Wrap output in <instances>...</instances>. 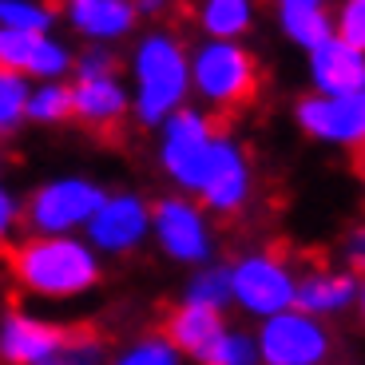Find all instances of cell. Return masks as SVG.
I'll return each instance as SVG.
<instances>
[{"label":"cell","mask_w":365,"mask_h":365,"mask_svg":"<svg viewBox=\"0 0 365 365\" xmlns=\"http://www.w3.org/2000/svg\"><path fill=\"white\" fill-rule=\"evenodd\" d=\"M72 119L88 131H115L131 119V91L123 72L103 76H72Z\"/></svg>","instance_id":"cell-15"},{"label":"cell","mask_w":365,"mask_h":365,"mask_svg":"<svg viewBox=\"0 0 365 365\" xmlns=\"http://www.w3.org/2000/svg\"><path fill=\"white\" fill-rule=\"evenodd\" d=\"M0 32H56L48 0H0Z\"/></svg>","instance_id":"cell-24"},{"label":"cell","mask_w":365,"mask_h":365,"mask_svg":"<svg viewBox=\"0 0 365 365\" xmlns=\"http://www.w3.org/2000/svg\"><path fill=\"white\" fill-rule=\"evenodd\" d=\"M151 247L175 266H207L219 258V227L191 195H159L151 202Z\"/></svg>","instance_id":"cell-5"},{"label":"cell","mask_w":365,"mask_h":365,"mask_svg":"<svg viewBox=\"0 0 365 365\" xmlns=\"http://www.w3.org/2000/svg\"><path fill=\"white\" fill-rule=\"evenodd\" d=\"M357 290H361V278H357L349 266L314 262V266H306V270H298L294 310L329 326V318H341V314L357 310Z\"/></svg>","instance_id":"cell-13"},{"label":"cell","mask_w":365,"mask_h":365,"mask_svg":"<svg viewBox=\"0 0 365 365\" xmlns=\"http://www.w3.org/2000/svg\"><path fill=\"white\" fill-rule=\"evenodd\" d=\"M60 16L72 28V36L96 48L123 44L139 28V12L131 0H60Z\"/></svg>","instance_id":"cell-16"},{"label":"cell","mask_w":365,"mask_h":365,"mask_svg":"<svg viewBox=\"0 0 365 365\" xmlns=\"http://www.w3.org/2000/svg\"><path fill=\"white\" fill-rule=\"evenodd\" d=\"M191 64V96L202 111H235L255 100L258 60L242 40H199L187 48Z\"/></svg>","instance_id":"cell-3"},{"label":"cell","mask_w":365,"mask_h":365,"mask_svg":"<svg viewBox=\"0 0 365 365\" xmlns=\"http://www.w3.org/2000/svg\"><path fill=\"white\" fill-rule=\"evenodd\" d=\"M108 365H182V357L163 334H139L123 349H115Z\"/></svg>","instance_id":"cell-25"},{"label":"cell","mask_w":365,"mask_h":365,"mask_svg":"<svg viewBox=\"0 0 365 365\" xmlns=\"http://www.w3.org/2000/svg\"><path fill=\"white\" fill-rule=\"evenodd\" d=\"M131 4H135L139 20H155V16H163V12L175 9V0H131Z\"/></svg>","instance_id":"cell-32"},{"label":"cell","mask_w":365,"mask_h":365,"mask_svg":"<svg viewBox=\"0 0 365 365\" xmlns=\"http://www.w3.org/2000/svg\"><path fill=\"white\" fill-rule=\"evenodd\" d=\"M361 155H365V147H361Z\"/></svg>","instance_id":"cell-36"},{"label":"cell","mask_w":365,"mask_h":365,"mask_svg":"<svg viewBox=\"0 0 365 365\" xmlns=\"http://www.w3.org/2000/svg\"><path fill=\"white\" fill-rule=\"evenodd\" d=\"M199 365H258V346H255V329L247 326H230L219 338L202 349Z\"/></svg>","instance_id":"cell-23"},{"label":"cell","mask_w":365,"mask_h":365,"mask_svg":"<svg viewBox=\"0 0 365 365\" xmlns=\"http://www.w3.org/2000/svg\"><path fill=\"white\" fill-rule=\"evenodd\" d=\"M68 329L36 310H12L0 314V365H48Z\"/></svg>","instance_id":"cell-14"},{"label":"cell","mask_w":365,"mask_h":365,"mask_svg":"<svg viewBox=\"0 0 365 365\" xmlns=\"http://www.w3.org/2000/svg\"><path fill=\"white\" fill-rule=\"evenodd\" d=\"M72 119V88L68 80H52V83H32L28 88V103H24V123L36 128H60Z\"/></svg>","instance_id":"cell-22"},{"label":"cell","mask_w":365,"mask_h":365,"mask_svg":"<svg viewBox=\"0 0 365 365\" xmlns=\"http://www.w3.org/2000/svg\"><path fill=\"white\" fill-rule=\"evenodd\" d=\"M20 230H24V199L9 182H0V250H12Z\"/></svg>","instance_id":"cell-29"},{"label":"cell","mask_w":365,"mask_h":365,"mask_svg":"<svg viewBox=\"0 0 365 365\" xmlns=\"http://www.w3.org/2000/svg\"><path fill=\"white\" fill-rule=\"evenodd\" d=\"M215 139H219L215 115L202 111L199 103H187V108H179L171 119L159 123L155 128V163H159V171L167 175L171 191L195 199Z\"/></svg>","instance_id":"cell-6"},{"label":"cell","mask_w":365,"mask_h":365,"mask_svg":"<svg viewBox=\"0 0 365 365\" xmlns=\"http://www.w3.org/2000/svg\"><path fill=\"white\" fill-rule=\"evenodd\" d=\"M306 80L314 96H365V52L341 36H329L306 52Z\"/></svg>","instance_id":"cell-17"},{"label":"cell","mask_w":365,"mask_h":365,"mask_svg":"<svg viewBox=\"0 0 365 365\" xmlns=\"http://www.w3.org/2000/svg\"><path fill=\"white\" fill-rule=\"evenodd\" d=\"M329 16H334V36L365 52V0H338V9Z\"/></svg>","instance_id":"cell-28"},{"label":"cell","mask_w":365,"mask_h":365,"mask_svg":"<svg viewBox=\"0 0 365 365\" xmlns=\"http://www.w3.org/2000/svg\"><path fill=\"white\" fill-rule=\"evenodd\" d=\"M255 159H250L247 143L230 131H219L207 167H202L199 191H195L199 207L210 219H238L255 202Z\"/></svg>","instance_id":"cell-8"},{"label":"cell","mask_w":365,"mask_h":365,"mask_svg":"<svg viewBox=\"0 0 365 365\" xmlns=\"http://www.w3.org/2000/svg\"><path fill=\"white\" fill-rule=\"evenodd\" d=\"M278 9H329V0H274Z\"/></svg>","instance_id":"cell-33"},{"label":"cell","mask_w":365,"mask_h":365,"mask_svg":"<svg viewBox=\"0 0 365 365\" xmlns=\"http://www.w3.org/2000/svg\"><path fill=\"white\" fill-rule=\"evenodd\" d=\"M357 314H361V322H365V278H361V290H357Z\"/></svg>","instance_id":"cell-34"},{"label":"cell","mask_w":365,"mask_h":365,"mask_svg":"<svg viewBox=\"0 0 365 365\" xmlns=\"http://www.w3.org/2000/svg\"><path fill=\"white\" fill-rule=\"evenodd\" d=\"M83 242L100 258H131L151 242V199L139 191H108L83 227Z\"/></svg>","instance_id":"cell-9"},{"label":"cell","mask_w":365,"mask_h":365,"mask_svg":"<svg viewBox=\"0 0 365 365\" xmlns=\"http://www.w3.org/2000/svg\"><path fill=\"white\" fill-rule=\"evenodd\" d=\"M278 32L286 44H294L298 52H314L318 44H326L334 36V16L329 9H278Z\"/></svg>","instance_id":"cell-21"},{"label":"cell","mask_w":365,"mask_h":365,"mask_svg":"<svg viewBox=\"0 0 365 365\" xmlns=\"http://www.w3.org/2000/svg\"><path fill=\"white\" fill-rule=\"evenodd\" d=\"M108 187L91 175L68 171L36 182L24 199V230L28 235H83Z\"/></svg>","instance_id":"cell-7"},{"label":"cell","mask_w":365,"mask_h":365,"mask_svg":"<svg viewBox=\"0 0 365 365\" xmlns=\"http://www.w3.org/2000/svg\"><path fill=\"white\" fill-rule=\"evenodd\" d=\"M12 278L36 302H80L103 282V258L83 235H28L12 247Z\"/></svg>","instance_id":"cell-2"},{"label":"cell","mask_w":365,"mask_h":365,"mask_svg":"<svg viewBox=\"0 0 365 365\" xmlns=\"http://www.w3.org/2000/svg\"><path fill=\"white\" fill-rule=\"evenodd\" d=\"M258 365H329L334 361V329L298 310L274 314L255 326Z\"/></svg>","instance_id":"cell-10"},{"label":"cell","mask_w":365,"mask_h":365,"mask_svg":"<svg viewBox=\"0 0 365 365\" xmlns=\"http://www.w3.org/2000/svg\"><path fill=\"white\" fill-rule=\"evenodd\" d=\"M222 329H227V314H215V310H202V306H187V302H179V306L167 314V326L159 329V334L179 349L182 361H187V357L199 361L202 349L219 338Z\"/></svg>","instance_id":"cell-18"},{"label":"cell","mask_w":365,"mask_h":365,"mask_svg":"<svg viewBox=\"0 0 365 365\" xmlns=\"http://www.w3.org/2000/svg\"><path fill=\"white\" fill-rule=\"evenodd\" d=\"M72 60V44L56 32H0V68L28 83L68 80Z\"/></svg>","instance_id":"cell-12"},{"label":"cell","mask_w":365,"mask_h":365,"mask_svg":"<svg viewBox=\"0 0 365 365\" xmlns=\"http://www.w3.org/2000/svg\"><path fill=\"white\" fill-rule=\"evenodd\" d=\"M179 302L187 306H202V310H215V314H230V270L227 262H207V266H195L182 282Z\"/></svg>","instance_id":"cell-20"},{"label":"cell","mask_w":365,"mask_h":365,"mask_svg":"<svg viewBox=\"0 0 365 365\" xmlns=\"http://www.w3.org/2000/svg\"><path fill=\"white\" fill-rule=\"evenodd\" d=\"M294 128L310 143L334 147V151H361L365 96H314V91H306L294 103Z\"/></svg>","instance_id":"cell-11"},{"label":"cell","mask_w":365,"mask_h":365,"mask_svg":"<svg viewBox=\"0 0 365 365\" xmlns=\"http://www.w3.org/2000/svg\"><path fill=\"white\" fill-rule=\"evenodd\" d=\"M230 270V310L250 322H266L274 314L294 310L298 266L270 247H250L227 262Z\"/></svg>","instance_id":"cell-4"},{"label":"cell","mask_w":365,"mask_h":365,"mask_svg":"<svg viewBox=\"0 0 365 365\" xmlns=\"http://www.w3.org/2000/svg\"><path fill=\"white\" fill-rule=\"evenodd\" d=\"M32 83L0 68V139H12L24 128V103Z\"/></svg>","instance_id":"cell-27"},{"label":"cell","mask_w":365,"mask_h":365,"mask_svg":"<svg viewBox=\"0 0 365 365\" xmlns=\"http://www.w3.org/2000/svg\"><path fill=\"white\" fill-rule=\"evenodd\" d=\"M103 72H119V56L115 48H96L83 44L72 60V76H103Z\"/></svg>","instance_id":"cell-30"},{"label":"cell","mask_w":365,"mask_h":365,"mask_svg":"<svg viewBox=\"0 0 365 365\" xmlns=\"http://www.w3.org/2000/svg\"><path fill=\"white\" fill-rule=\"evenodd\" d=\"M128 91H131V119L139 128L155 131L163 119L191 103V64L187 44L171 28H147L139 32L128 52Z\"/></svg>","instance_id":"cell-1"},{"label":"cell","mask_w":365,"mask_h":365,"mask_svg":"<svg viewBox=\"0 0 365 365\" xmlns=\"http://www.w3.org/2000/svg\"><path fill=\"white\" fill-rule=\"evenodd\" d=\"M341 258H346L341 266H349L357 278H365V219L341 235Z\"/></svg>","instance_id":"cell-31"},{"label":"cell","mask_w":365,"mask_h":365,"mask_svg":"<svg viewBox=\"0 0 365 365\" xmlns=\"http://www.w3.org/2000/svg\"><path fill=\"white\" fill-rule=\"evenodd\" d=\"M48 365H108V341L91 329H68Z\"/></svg>","instance_id":"cell-26"},{"label":"cell","mask_w":365,"mask_h":365,"mask_svg":"<svg viewBox=\"0 0 365 365\" xmlns=\"http://www.w3.org/2000/svg\"><path fill=\"white\" fill-rule=\"evenodd\" d=\"M195 20L202 40H242L258 24V0H199Z\"/></svg>","instance_id":"cell-19"},{"label":"cell","mask_w":365,"mask_h":365,"mask_svg":"<svg viewBox=\"0 0 365 365\" xmlns=\"http://www.w3.org/2000/svg\"><path fill=\"white\" fill-rule=\"evenodd\" d=\"M0 175H4V159H0Z\"/></svg>","instance_id":"cell-35"}]
</instances>
